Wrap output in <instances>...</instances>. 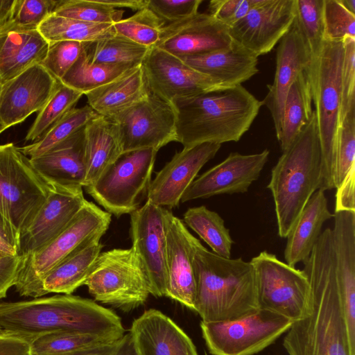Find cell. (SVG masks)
Wrapping results in <instances>:
<instances>
[{
    "label": "cell",
    "instance_id": "obj_15",
    "mask_svg": "<svg viewBox=\"0 0 355 355\" xmlns=\"http://www.w3.org/2000/svg\"><path fill=\"white\" fill-rule=\"evenodd\" d=\"M141 68L150 93L170 103L176 99L227 89L180 58L155 46L150 49Z\"/></svg>",
    "mask_w": 355,
    "mask_h": 355
},
{
    "label": "cell",
    "instance_id": "obj_20",
    "mask_svg": "<svg viewBox=\"0 0 355 355\" xmlns=\"http://www.w3.org/2000/svg\"><path fill=\"white\" fill-rule=\"evenodd\" d=\"M59 82L42 64H37L1 85L0 117L6 128L19 124L40 111Z\"/></svg>",
    "mask_w": 355,
    "mask_h": 355
},
{
    "label": "cell",
    "instance_id": "obj_55",
    "mask_svg": "<svg viewBox=\"0 0 355 355\" xmlns=\"http://www.w3.org/2000/svg\"><path fill=\"white\" fill-rule=\"evenodd\" d=\"M103 3L114 8H123L138 11L147 7L148 0H100Z\"/></svg>",
    "mask_w": 355,
    "mask_h": 355
},
{
    "label": "cell",
    "instance_id": "obj_18",
    "mask_svg": "<svg viewBox=\"0 0 355 355\" xmlns=\"http://www.w3.org/2000/svg\"><path fill=\"white\" fill-rule=\"evenodd\" d=\"M269 154L268 149L250 155L230 153L223 162L195 179L183 193L180 202L246 192L260 176Z\"/></svg>",
    "mask_w": 355,
    "mask_h": 355
},
{
    "label": "cell",
    "instance_id": "obj_5",
    "mask_svg": "<svg viewBox=\"0 0 355 355\" xmlns=\"http://www.w3.org/2000/svg\"><path fill=\"white\" fill-rule=\"evenodd\" d=\"M322 182V164L314 110L289 147L282 152L271 171L270 190L281 238H286L293 225Z\"/></svg>",
    "mask_w": 355,
    "mask_h": 355
},
{
    "label": "cell",
    "instance_id": "obj_34",
    "mask_svg": "<svg viewBox=\"0 0 355 355\" xmlns=\"http://www.w3.org/2000/svg\"><path fill=\"white\" fill-rule=\"evenodd\" d=\"M135 67L94 63L87 58L85 51L60 82L85 95L119 78Z\"/></svg>",
    "mask_w": 355,
    "mask_h": 355
},
{
    "label": "cell",
    "instance_id": "obj_31",
    "mask_svg": "<svg viewBox=\"0 0 355 355\" xmlns=\"http://www.w3.org/2000/svg\"><path fill=\"white\" fill-rule=\"evenodd\" d=\"M101 238L87 240L78 246L55 265L42 282L44 291L51 293L71 295L84 285L90 270L101 253Z\"/></svg>",
    "mask_w": 355,
    "mask_h": 355
},
{
    "label": "cell",
    "instance_id": "obj_32",
    "mask_svg": "<svg viewBox=\"0 0 355 355\" xmlns=\"http://www.w3.org/2000/svg\"><path fill=\"white\" fill-rule=\"evenodd\" d=\"M313 111L310 87L304 71L297 77L286 98L277 138L282 152L289 147L302 128L309 123Z\"/></svg>",
    "mask_w": 355,
    "mask_h": 355
},
{
    "label": "cell",
    "instance_id": "obj_36",
    "mask_svg": "<svg viewBox=\"0 0 355 355\" xmlns=\"http://www.w3.org/2000/svg\"><path fill=\"white\" fill-rule=\"evenodd\" d=\"M150 48L114 34L112 36L87 43L86 55L94 63L137 67L141 64Z\"/></svg>",
    "mask_w": 355,
    "mask_h": 355
},
{
    "label": "cell",
    "instance_id": "obj_2",
    "mask_svg": "<svg viewBox=\"0 0 355 355\" xmlns=\"http://www.w3.org/2000/svg\"><path fill=\"white\" fill-rule=\"evenodd\" d=\"M66 332L121 338V318L92 300L55 295L19 302H0V337L28 342L45 334Z\"/></svg>",
    "mask_w": 355,
    "mask_h": 355
},
{
    "label": "cell",
    "instance_id": "obj_3",
    "mask_svg": "<svg viewBox=\"0 0 355 355\" xmlns=\"http://www.w3.org/2000/svg\"><path fill=\"white\" fill-rule=\"evenodd\" d=\"M176 112L177 142L184 148L203 143L239 141L263 105L242 85L171 103Z\"/></svg>",
    "mask_w": 355,
    "mask_h": 355
},
{
    "label": "cell",
    "instance_id": "obj_30",
    "mask_svg": "<svg viewBox=\"0 0 355 355\" xmlns=\"http://www.w3.org/2000/svg\"><path fill=\"white\" fill-rule=\"evenodd\" d=\"M150 94L141 64L119 78L85 94L88 105L98 115L111 119Z\"/></svg>",
    "mask_w": 355,
    "mask_h": 355
},
{
    "label": "cell",
    "instance_id": "obj_28",
    "mask_svg": "<svg viewBox=\"0 0 355 355\" xmlns=\"http://www.w3.org/2000/svg\"><path fill=\"white\" fill-rule=\"evenodd\" d=\"M327 204L324 191L318 189L310 198L288 234L284 259L295 267L305 262L322 233L325 221L334 218Z\"/></svg>",
    "mask_w": 355,
    "mask_h": 355
},
{
    "label": "cell",
    "instance_id": "obj_57",
    "mask_svg": "<svg viewBox=\"0 0 355 355\" xmlns=\"http://www.w3.org/2000/svg\"><path fill=\"white\" fill-rule=\"evenodd\" d=\"M0 251L6 254L17 256V250L16 248L6 243L2 239L0 238Z\"/></svg>",
    "mask_w": 355,
    "mask_h": 355
},
{
    "label": "cell",
    "instance_id": "obj_53",
    "mask_svg": "<svg viewBox=\"0 0 355 355\" xmlns=\"http://www.w3.org/2000/svg\"><path fill=\"white\" fill-rule=\"evenodd\" d=\"M119 340L80 349L65 355H114Z\"/></svg>",
    "mask_w": 355,
    "mask_h": 355
},
{
    "label": "cell",
    "instance_id": "obj_14",
    "mask_svg": "<svg viewBox=\"0 0 355 355\" xmlns=\"http://www.w3.org/2000/svg\"><path fill=\"white\" fill-rule=\"evenodd\" d=\"M164 207L146 200L130 214L133 249L144 272L150 294L167 295Z\"/></svg>",
    "mask_w": 355,
    "mask_h": 355
},
{
    "label": "cell",
    "instance_id": "obj_17",
    "mask_svg": "<svg viewBox=\"0 0 355 355\" xmlns=\"http://www.w3.org/2000/svg\"><path fill=\"white\" fill-rule=\"evenodd\" d=\"M50 185V193L45 202L19 236L17 256L22 259L39 251L61 234L87 202L81 187Z\"/></svg>",
    "mask_w": 355,
    "mask_h": 355
},
{
    "label": "cell",
    "instance_id": "obj_41",
    "mask_svg": "<svg viewBox=\"0 0 355 355\" xmlns=\"http://www.w3.org/2000/svg\"><path fill=\"white\" fill-rule=\"evenodd\" d=\"M124 12L100 0H59L53 14L84 21L113 24L122 19Z\"/></svg>",
    "mask_w": 355,
    "mask_h": 355
},
{
    "label": "cell",
    "instance_id": "obj_22",
    "mask_svg": "<svg viewBox=\"0 0 355 355\" xmlns=\"http://www.w3.org/2000/svg\"><path fill=\"white\" fill-rule=\"evenodd\" d=\"M167 295L194 311L196 283L193 267L197 239L184 223L164 209Z\"/></svg>",
    "mask_w": 355,
    "mask_h": 355
},
{
    "label": "cell",
    "instance_id": "obj_7",
    "mask_svg": "<svg viewBox=\"0 0 355 355\" xmlns=\"http://www.w3.org/2000/svg\"><path fill=\"white\" fill-rule=\"evenodd\" d=\"M111 222V214L87 200L67 228L39 251L22 259L15 287L21 296L46 295L42 282L46 274L83 242L101 238Z\"/></svg>",
    "mask_w": 355,
    "mask_h": 355
},
{
    "label": "cell",
    "instance_id": "obj_48",
    "mask_svg": "<svg viewBox=\"0 0 355 355\" xmlns=\"http://www.w3.org/2000/svg\"><path fill=\"white\" fill-rule=\"evenodd\" d=\"M203 0H148L147 7L169 24L189 18L198 12Z\"/></svg>",
    "mask_w": 355,
    "mask_h": 355
},
{
    "label": "cell",
    "instance_id": "obj_40",
    "mask_svg": "<svg viewBox=\"0 0 355 355\" xmlns=\"http://www.w3.org/2000/svg\"><path fill=\"white\" fill-rule=\"evenodd\" d=\"M164 26L165 22L148 8L113 24L116 34L148 48L156 46Z\"/></svg>",
    "mask_w": 355,
    "mask_h": 355
},
{
    "label": "cell",
    "instance_id": "obj_51",
    "mask_svg": "<svg viewBox=\"0 0 355 355\" xmlns=\"http://www.w3.org/2000/svg\"><path fill=\"white\" fill-rule=\"evenodd\" d=\"M354 182L355 167H353L336 188L335 212L355 211Z\"/></svg>",
    "mask_w": 355,
    "mask_h": 355
},
{
    "label": "cell",
    "instance_id": "obj_11",
    "mask_svg": "<svg viewBox=\"0 0 355 355\" xmlns=\"http://www.w3.org/2000/svg\"><path fill=\"white\" fill-rule=\"evenodd\" d=\"M293 322L259 309L233 320L200 322L202 335L212 355H254L272 344Z\"/></svg>",
    "mask_w": 355,
    "mask_h": 355
},
{
    "label": "cell",
    "instance_id": "obj_13",
    "mask_svg": "<svg viewBox=\"0 0 355 355\" xmlns=\"http://www.w3.org/2000/svg\"><path fill=\"white\" fill-rule=\"evenodd\" d=\"M117 125L123 153L151 148L158 151L177 141L176 112L173 105L150 94L109 119Z\"/></svg>",
    "mask_w": 355,
    "mask_h": 355
},
{
    "label": "cell",
    "instance_id": "obj_29",
    "mask_svg": "<svg viewBox=\"0 0 355 355\" xmlns=\"http://www.w3.org/2000/svg\"><path fill=\"white\" fill-rule=\"evenodd\" d=\"M86 175L83 187L92 184L121 154L117 125L97 115L84 127Z\"/></svg>",
    "mask_w": 355,
    "mask_h": 355
},
{
    "label": "cell",
    "instance_id": "obj_1",
    "mask_svg": "<svg viewBox=\"0 0 355 355\" xmlns=\"http://www.w3.org/2000/svg\"><path fill=\"white\" fill-rule=\"evenodd\" d=\"M304 264L310 288L309 311L286 331V352L288 355H355L337 282L331 228L322 232Z\"/></svg>",
    "mask_w": 355,
    "mask_h": 355
},
{
    "label": "cell",
    "instance_id": "obj_43",
    "mask_svg": "<svg viewBox=\"0 0 355 355\" xmlns=\"http://www.w3.org/2000/svg\"><path fill=\"white\" fill-rule=\"evenodd\" d=\"M355 110L343 118L340 126L336 155L334 183L336 189L350 170L355 167Z\"/></svg>",
    "mask_w": 355,
    "mask_h": 355
},
{
    "label": "cell",
    "instance_id": "obj_54",
    "mask_svg": "<svg viewBox=\"0 0 355 355\" xmlns=\"http://www.w3.org/2000/svg\"><path fill=\"white\" fill-rule=\"evenodd\" d=\"M0 238L18 250L19 235L1 212Z\"/></svg>",
    "mask_w": 355,
    "mask_h": 355
},
{
    "label": "cell",
    "instance_id": "obj_39",
    "mask_svg": "<svg viewBox=\"0 0 355 355\" xmlns=\"http://www.w3.org/2000/svg\"><path fill=\"white\" fill-rule=\"evenodd\" d=\"M116 340L99 335L55 332L37 338L30 343V348L31 355H65Z\"/></svg>",
    "mask_w": 355,
    "mask_h": 355
},
{
    "label": "cell",
    "instance_id": "obj_21",
    "mask_svg": "<svg viewBox=\"0 0 355 355\" xmlns=\"http://www.w3.org/2000/svg\"><path fill=\"white\" fill-rule=\"evenodd\" d=\"M221 145L203 143L176 153L151 180L147 200L162 207H177L200 170L214 157Z\"/></svg>",
    "mask_w": 355,
    "mask_h": 355
},
{
    "label": "cell",
    "instance_id": "obj_45",
    "mask_svg": "<svg viewBox=\"0 0 355 355\" xmlns=\"http://www.w3.org/2000/svg\"><path fill=\"white\" fill-rule=\"evenodd\" d=\"M87 43L58 41L49 43L47 53L42 64L58 80H60L85 51Z\"/></svg>",
    "mask_w": 355,
    "mask_h": 355
},
{
    "label": "cell",
    "instance_id": "obj_9",
    "mask_svg": "<svg viewBox=\"0 0 355 355\" xmlns=\"http://www.w3.org/2000/svg\"><path fill=\"white\" fill-rule=\"evenodd\" d=\"M157 152L148 148L121 154L85 187L87 193L110 214H131L147 194Z\"/></svg>",
    "mask_w": 355,
    "mask_h": 355
},
{
    "label": "cell",
    "instance_id": "obj_6",
    "mask_svg": "<svg viewBox=\"0 0 355 355\" xmlns=\"http://www.w3.org/2000/svg\"><path fill=\"white\" fill-rule=\"evenodd\" d=\"M343 42L324 40L304 69L315 106L322 155L320 189H336L334 173L341 123Z\"/></svg>",
    "mask_w": 355,
    "mask_h": 355
},
{
    "label": "cell",
    "instance_id": "obj_38",
    "mask_svg": "<svg viewBox=\"0 0 355 355\" xmlns=\"http://www.w3.org/2000/svg\"><path fill=\"white\" fill-rule=\"evenodd\" d=\"M83 94L60 82L28 131L25 140L37 141L68 111L74 107Z\"/></svg>",
    "mask_w": 355,
    "mask_h": 355
},
{
    "label": "cell",
    "instance_id": "obj_19",
    "mask_svg": "<svg viewBox=\"0 0 355 355\" xmlns=\"http://www.w3.org/2000/svg\"><path fill=\"white\" fill-rule=\"evenodd\" d=\"M229 28L208 13L165 25L155 47L178 58L232 47Z\"/></svg>",
    "mask_w": 355,
    "mask_h": 355
},
{
    "label": "cell",
    "instance_id": "obj_35",
    "mask_svg": "<svg viewBox=\"0 0 355 355\" xmlns=\"http://www.w3.org/2000/svg\"><path fill=\"white\" fill-rule=\"evenodd\" d=\"M184 221L211 248L212 252L230 258L234 241L218 213L203 205L191 207L184 213Z\"/></svg>",
    "mask_w": 355,
    "mask_h": 355
},
{
    "label": "cell",
    "instance_id": "obj_4",
    "mask_svg": "<svg viewBox=\"0 0 355 355\" xmlns=\"http://www.w3.org/2000/svg\"><path fill=\"white\" fill-rule=\"evenodd\" d=\"M193 267L194 311L202 321L233 320L259 309L255 272L250 261L218 256L197 239Z\"/></svg>",
    "mask_w": 355,
    "mask_h": 355
},
{
    "label": "cell",
    "instance_id": "obj_42",
    "mask_svg": "<svg viewBox=\"0 0 355 355\" xmlns=\"http://www.w3.org/2000/svg\"><path fill=\"white\" fill-rule=\"evenodd\" d=\"M323 0H295V20L311 54L318 52L324 40Z\"/></svg>",
    "mask_w": 355,
    "mask_h": 355
},
{
    "label": "cell",
    "instance_id": "obj_25",
    "mask_svg": "<svg viewBox=\"0 0 355 355\" xmlns=\"http://www.w3.org/2000/svg\"><path fill=\"white\" fill-rule=\"evenodd\" d=\"M29 159L49 184L83 187L86 175L84 128L45 153Z\"/></svg>",
    "mask_w": 355,
    "mask_h": 355
},
{
    "label": "cell",
    "instance_id": "obj_46",
    "mask_svg": "<svg viewBox=\"0 0 355 355\" xmlns=\"http://www.w3.org/2000/svg\"><path fill=\"white\" fill-rule=\"evenodd\" d=\"M59 1L15 0L12 17L8 22L12 26L36 30L41 23L53 13Z\"/></svg>",
    "mask_w": 355,
    "mask_h": 355
},
{
    "label": "cell",
    "instance_id": "obj_33",
    "mask_svg": "<svg viewBox=\"0 0 355 355\" xmlns=\"http://www.w3.org/2000/svg\"><path fill=\"white\" fill-rule=\"evenodd\" d=\"M37 30L48 43L58 41L89 43L115 34L112 24L88 22L53 14L44 19Z\"/></svg>",
    "mask_w": 355,
    "mask_h": 355
},
{
    "label": "cell",
    "instance_id": "obj_10",
    "mask_svg": "<svg viewBox=\"0 0 355 355\" xmlns=\"http://www.w3.org/2000/svg\"><path fill=\"white\" fill-rule=\"evenodd\" d=\"M95 300L130 311L150 295L140 263L132 247L101 252L84 284Z\"/></svg>",
    "mask_w": 355,
    "mask_h": 355
},
{
    "label": "cell",
    "instance_id": "obj_12",
    "mask_svg": "<svg viewBox=\"0 0 355 355\" xmlns=\"http://www.w3.org/2000/svg\"><path fill=\"white\" fill-rule=\"evenodd\" d=\"M255 272L259 309L278 313L293 322L309 311V283L304 270L261 252L250 261Z\"/></svg>",
    "mask_w": 355,
    "mask_h": 355
},
{
    "label": "cell",
    "instance_id": "obj_50",
    "mask_svg": "<svg viewBox=\"0 0 355 355\" xmlns=\"http://www.w3.org/2000/svg\"><path fill=\"white\" fill-rule=\"evenodd\" d=\"M22 265V259L0 251V299L7 295L8 291L14 286Z\"/></svg>",
    "mask_w": 355,
    "mask_h": 355
},
{
    "label": "cell",
    "instance_id": "obj_52",
    "mask_svg": "<svg viewBox=\"0 0 355 355\" xmlns=\"http://www.w3.org/2000/svg\"><path fill=\"white\" fill-rule=\"evenodd\" d=\"M0 355H31L30 344L12 337H0Z\"/></svg>",
    "mask_w": 355,
    "mask_h": 355
},
{
    "label": "cell",
    "instance_id": "obj_23",
    "mask_svg": "<svg viewBox=\"0 0 355 355\" xmlns=\"http://www.w3.org/2000/svg\"><path fill=\"white\" fill-rule=\"evenodd\" d=\"M311 55L294 19L288 31L279 42L274 80L272 84L267 85L268 92L262 100L263 105L270 112L277 139L280 133L288 92L297 77L304 71Z\"/></svg>",
    "mask_w": 355,
    "mask_h": 355
},
{
    "label": "cell",
    "instance_id": "obj_44",
    "mask_svg": "<svg viewBox=\"0 0 355 355\" xmlns=\"http://www.w3.org/2000/svg\"><path fill=\"white\" fill-rule=\"evenodd\" d=\"M322 14L325 40L343 42L347 37L355 38V15L338 0H323Z\"/></svg>",
    "mask_w": 355,
    "mask_h": 355
},
{
    "label": "cell",
    "instance_id": "obj_26",
    "mask_svg": "<svg viewBox=\"0 0 355 355\" xmlns=\"http://www.w3.org/2000/svg\"><path fill=\"white\" fill-rule=\"evenodd\" d=\"M180 58L224 88L240 85L259 72L258 58L234 42L230 49Z\"/></svg>",
    "mask_w": 355,
    "mask_h": 355
},
{
    "label": "cell",
    "instance_id": "obj_37",
    "mask_svg": "<svg viewBox=\"0 0 355 355\" xmlns=\"http://www.w3.org/2000/svg\"><path fill=\"white\" fill-rule=\"evenodd\" d=\"M97 115L88 105L79 108L74 107L55 123L41 138L19 148L29 158L40 156L84 128Z\"/></svg>",
    "mask_w": 355,
    "mask_h": 355
},
{
    "label": "cell",
    "instance_id": "obj_8",
    "mask_svg": "<svg viewBox=\"0 0 355 355\" xmlns=\"http://www.w3.org/2000/svg\"><path fill=\"white\" fill-rule=\"evenodd\" d=\"M50 191L51 185L19 148L12 143L0 144V212L19 236L31 223Z\"/></svg>",
    "mask_w": 355,
    "mask_h": 355
},
{
    "label": "cell",
    "instance_id": "obj_24",
    "mask_svg": "<svg viewBox=\"0 0 355 355\" xmlns=\"http://www.w3.org/2000/svg\"><path fill=\"white\" fill-rule=\"evenodd\" d=\"M130 332L137 355H198L186 333L158 310L145 311Z\"/></svg>",
    "mask_w": 355,
    "mask_h": 355
},
{
    "label": "cell",
    "instance_id": "obj_27",
    "mask_svg": "<svg viewBox=\"0 0 355 355\" xmlns=\"http://www.w3.org/2000/svg\"><path fill=\"white\" fill-rule=\"evenodd\" d=\"M48 48L49 43L37 29L26 30L8 22L0 28V84L40 64Z\"/></svg>",
    "mask_w": 355,
    "mask_h": 355
},
{
    "label": "cell",
    "instance_id": "obj_59",
    "mask_svg": "<svg viewBox=\"0 0 355 355\" xmlns=\"http://www.w3.org/2000/svg\"><path fill=\"white\" fill-rule=\"evenodd\" d=\"M0 89H1V84H0ZM7 128H6L5 125L3 124L1 117H0V134L4 131L5 130H6Z\"/></svg>",
    "mask_w": 355,
    "mask_h": 355
},
{
    "label": "cell",
    "instance_id": "obj_49",
    "mask_svg": "<svg viewBox=\"0 0 355 355\" xmlns=\"http://www.w3.org/2000/svg\"><path fill=\"white\" fill-rule=\"evenodd\" d=\"M260 0H211L208 14L228 28L241 20Z\"/></svg>",
    "mask_w": 355,
    "mask_h": 355
},
{
    "label": "cell",
    "instance_id": "obj_16",
    "mask_svg": "<svg viewBox=\"0 0 355 355\" xmlns=\"http://www.w3.org/2000/svg\"><path fill=\"white\" fill-rule=\"evenodd\" d=\"M295 0H260L234 26L228 28L232 41L257 58L269 53L291 26Z\"/></svg>",
    "mask_w": 355,
    "mask_h": 355
},
{
    "label": "cell",
    "instance_id": "obj_58",
    "mask_svg": "<svg viewBox=\"0 0 355 355\" xmlns=\"http://www.w3.org/2000/svg\"><path fill=\"white\" fill-rule=\"evenodd\" d=\"M350 12L355 15V0H338Z\"/></svg>",
    "mask_w": 355,
    "mask_h": 355
},
{
    "label": "cell",
    "instance_id": "obj_47",
    "mask_svg": "<svg viewBox=\"0 0 355 355\" xmlns=\"http://www.w3.org/2000/svg\"><path fill=\"white\" fill-rule=\"evenodd\" d=\"M343 43L341 121L355 110V38L347 37Z\"/></svg>",
    "mask_w": 355,
    "mask_h": 355
},
{
    "label": "cell",
    "instance_id": "obj_56",
    "mask_svg": "<svg viewBox=\"0 0 355 355\" xmlns=\"http://www.w3.org/2000/svg\"><path fill=\"white\" fill-rule=\"evenodd\" d=\"M14 3L15 0H0V28L10 21Z\"/></svg>",
    "mask_w": 355,
    "mask_h": 355
}]
</instances>
